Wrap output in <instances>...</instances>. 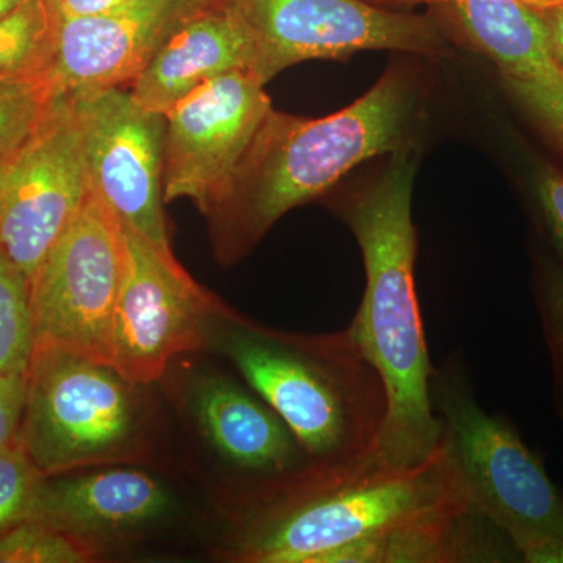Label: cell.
<instances>
[{
  "instance_id": "4",
  "label": "cell",
  "mask_w": 563,
  "mask_h": 563,
  "mask_svg": "<svg viewBox=\"0 0 563 563\" xmlns=\"http://www.w3.org/2000/svg\"><path fill=\"white\" fill-rule=\"evenodd\" d=\"M224 351L310 462L344 465L374 454L387 393L350 328L303 335L236 321Z\"/></svg>"
},
{
  "instance_id": "11",
  "label": "cell",
  "mask_w": 563,
  "mask_h": 563,
  "mask_svg": "<svg viewBox=\"0 0 563 563\" xmlns=\"http://www.w3.org/2000/svg\"><path fill=\"white\" fill-rule=\"evenodd\" d=\"M272 110L265 84L243 69L181 98L165 113L163 201L188 198L209 217Z\"/></svg>"
},
{
  "instance_id": "21",
  "label": "cell",
  "mask_w": 563,
  "mask_h": 563,
  "mask_svg": "<svg viewBox=\"0 0 563 563\" xmlns=\"http://www.w3.org/2000/svg\"><path fill=\"white\" fill-rule=\"evenodd\" d=\"M96 554L90 540L38 520L22 521L0 532V563H81Z\"/></svg>"
},
{
  "instance_id": "1",
  "label": "cell",
  "mask_w": 563,
  "mask_h": 563,
  "mask_svg": "<svg viewBox=\"0 0 563 563\" xmlns=\"http://www.w3.org/2000/svg\"><path fill=\"white\" fill-rule=\"evenodd\" d=\"M233 555L250 563H454L473 507L443 440L426 461L372 454L254 477Z\"/></svg>"
},
{
  "instance_id": "8",
  "label": "cell",
  "mask_w": 563,
  "mask_h": 563,
  "mask_svg": "<svg viewBox=\"0 0 563 563\" xmlns=\"http://www.w3.org/2000/svg\"><path fill=\"white\" fill-rule=\"evenodd\" d=\"M90 191L84 129L68 95L0 158V255L29 280Z\"/></svg>"
},
{
  "instance_id": "17",
  "label": "cell",
  "mask_w": 563,
  "mask_h": 563,
  "mask_svg": "<svg viewBox=\"0 0 563 563\" xmlns=\"http://www.w3.org/2000/svg\"><path fill=\"white\" fill-rule=\"evenodd\" d=\"M195 412L214 450L247 476H279L310 463L272 407L224 377L199 385Z\"/></svg>"
},
{
  "instance_id": "6",
  "label": "cell",
  "mask_w": 563,
  "mask_h": 563,
  "mask_svg": "<svg viewBox=\"0 0 563 563\" xmlns=\"http://www.w3.org/2000/svg\"><path fill=\"white\" fill-rule=\"evenodd\" d=\"M135 384L113 366L36 342L25 373L18 442L41 476L114 461L139 426Z\"/></svg>"
},
{
  "instance_id": "10",
  "label": "cell",
  "mask_w": 563,
  "mask_h": 563,
  "mask_svg": "<svg viewBox=\"0 0 563 563\" xmlns=\"http://www.w3.org/2000/svg\"><path fill=\"white\" fill-rule=\"evenodd\" d=\"M122 229L124 274L111 335L110 366L124 379L146 385L161 379L169 361L203 344L209 295L174 255L131 229Z\"/></svg>"
},
{
  "instance_id": "7",
  "label": "cell",
  "mask_w": 563,
  "mask_h": 563,
  "mask_svg": "<svg viewBox=\"0 0 563 563\" xmlns=\"http://www.w3.org/2000/svg\"><path fill=\"white\" fill-rule=\"evenodd\" d=\"M252 44L251 73L268 84L307 60H342L363 51L448 54L429 14L390 10L365 0H229Z\"/></svg>"
},
{
  "instance_id": "14",
  "label": "cell",
  "mask_w": 563,
  "mask_h": 563,
  "mask_svg": "<svg viewBox=\"0 0 563 563\" xmlns=\"http://www.w3.org/2000/svg\"><path fill=\"white\" fill-rule=\"evenodd\" d=\"M252 69V44L229 0H213L176 25L129 85L133 98L165 114L202 84Z\"/></svg>"
},
{
  "instance_id": "18",
  "label": "cell",
  "mask_w": 563,
  "mask_h": 563,
  "mask_svg": "<svg viewBox=\"0 0 563 563\" xmlns=\"http://www.w3.org/2000/svg\"><path fill=\"white\" fill-rule=\"evenodd\" d=\"M55 40L49 0H24L0 16V80L51 81Z\"/></svg>"
},
{
  "instance_id": "30",
  "label": "cell",
  "mask_w": 563,
  "mask_h": 563,
  "mask_svg": "<svg viewBox=\"0 0 563 563\" xmlns=\"http://www.w3.org/2000/svg\"><path fill=\"white\" fill-rule=\"evenodd\" d=\"M24 0H0V16L20 7Z\"/></svg>"
},
{
  "instance_id": "23",
  "label": "cell",
  "mask_w": 563,
  "mask_h": 563,
  "mask_svg": "<svg viewBox=\"0 0 563 563\" xmlns=\"http://www.w3.org/2000/svg\"><path fill=\"white\" fill-rule=\"evenodd\" d=\"M43 477L18 440L0 451V532L32 520Z\"/></svg>"
},
{
  "instance_id": "2",
  "label": "cell",
  "mask_w": 563,
  "mask_h": 563,
  "mask_svg": "<svg viewBox=\"0 0 563 563\" xmlns=\"http://www.w3.org/2000/svg\"><path fill=\"white\" fill-rule=\"evenodd\" d=\"M415 173L409 144L393 152L377 179L352 192L339 210L361 247L366 277L347 328L387 393V417L374 455L391 466L426 461L443 433L432 406L433 365L415 282Z\"/></svg>"
},
{
  "instance_id": "29",
  "label": "cell",
  "mask_w": 563,
  "mask_h": 563,
  "mask_svg": "<svg viewBox=\"0 0 563 563\" xmlns=\"http://www.w3.org/2000/svg\"><path fill=\"white\" fill-rule=\"evenodd\" d=\"M532 9H544V7L562 5L563 0H523Z\"/></svg>"
},
{
  "instance_id": "3",
  "label": "cell",
  "mask_w": 563,
  "mask_h": 563,
  "mask_svg": "<svg viewBox=\"0 0 563 563\" xmlns=\"http://www.w3.org/2000/svg\"><path fill=\"white\" fill-rule=\"evenodd\" d=\"M418 99L413 74L393 66L329 117L269 111L209 214L221 257L236 261L285 213L324 195L355 166L409 146Z\"/></svg>"
},
{
  "instance_id": "24",
  "label": "cell",
  "mask_w": 563,
  "mask_h": 563,
  "mask_svg": "<svg viewBox=\"0 0 563 563\" xmlns=\"http://www.w3.org/2000/svg\"><path fill=\"white\" fill-rule=\"evenodd\" d=\"M514 102L563 155V68L543 80H503Z\"/></svg>"
},
{
  "instance_id": "15",
  "label": "cell",
  "mask_w": 563,
  "mask_h": 563,
  "mask_svg": "<svg viewBox=\"0 0 563 563\" xmlns=\"http://www.w3.org/2000/svg\"><path fill=\"white\" fill-rule=\"evenodd\" d=\"M390 10L428 7L429 16L448 40L479 52L503 80L531 81L554 76L550 35L539 11L523 0H365Z\"/></svg>"
},
{
  "instance_id": "28",
  "label": "cell",
  "mask_w": 563,
  "mask_h": 563,
  "mask_svg": "<svg viewBox=\"0 0 563 563\" xmlns=\"http://www.w3.org/2000/svg\"><path fill=\"white\" fill-rule=\"evenodd\" d=\"M536 10L539 11L548 35H550L554 58L563 68V3Z\"/></svg>"
},
{
  "instance_id": "22",
  "label": "cell",
  "mask_w": 563,
  "mask_h": 563,
  "mask_svg": "<svg viewBox=\"0 0 563 563\" xmlns=\"http://www.w3.org/2000/svg\"><path fill=\"white\" fill-rule=\"evenodd\" d=\"M57 96L51 81L0 80V158L33 131Z\"/></svg>"
},
{
  "instance_id": "9",
  "label": "cell",
  "mask_w": 563,
  "mask_h": 563,
  "mask_svg": "<svg viewBox=\"0 0 563 563\" xmlns=\"http://www.w3.org/2000/svg\"><path fill=\"white\" fill-rule=\"evenodd\" d=\"M124 274L121 222L90 187L84 206L31 280L36 342L110 365Z\"/></svg>"
},
{
  "instance_id": "16",
  "label": "cell",
  "mask_w": 563,
  "mask_h": 563,
  "mask_svg": "<svg viewBox=\"0 0 563 563\" xmlns=\"http://www.w3.org/2000/svg\"><path fill=\"white\" fill-rule=\"evenodd\" d=\"M172 509V496L150 474L107 470L77 476L43 477L32 520L84 540L131 531Z\"/></svg>"
},
{
  "instance_id": "25",
  "label": "cell",
  "mask_w": 563,
  "mask_h": 563,
  "mask_svg": "<svg viewBox=\"0 0 563 563\" xmlns=\"http://www.w3.org/2000/svg\"><path fill=\"white\" fill-rule=\"evenodd\" d=\"M531 179L533 221L544 250L563 266V172L553 163L539 161Z\"/></svg>"
},
{
  "instance_id": "20",
  "label": "cell",
  "mask_w": 563,
  "mask_h": 563,
  "mask_svg": "<svg viewBox=\"0 0 563 563\" xmlns=\"http://www.w3.org/2000/svg\"><path fill=\"white\" fill-rule=\"evenodd\" d=\"M532 295L550 358L553 406L563 421V266L544 247L536 252Z\"/></svg>"
},
{
  "instance_id": "26",
  "label": "cell",
  "mask_w": 563,
  "mask_h": 563,
  "mask_svg": "<svg viewBox=\"0 0 563 563\" xmlns=\"http://www.w3.org/2000/svg\"><path fill=\"white\" fill-rule=\"evenodd\" d=\"M24 395L25 376H0V451L18 440Z\"/></svg>"
},
{
  "instance_id": "19",
  "label": "cell",
  "mask_w": 563,
  "mask_h": 563,
  "mask_svg": "<svg viewBox=\"0 0 563 563\" xmlns=\"http://www.w3.org/2000/svg\"><path fill=\"white\" fill-rule=\"evenodd\" d=\"M35 344L31 280L0 255V376H25Z\"/></svg>"
},
{
  "instance_id": "27",
  "label": "cell",
  "mask_w": 563,
  "mask_h": 563,
  "mask_svg": "<svg viewBox=\"0 0 563 563\" xmlns=\"http://www.w3.org/2000/svg\"><path fill=\"white\" fill-rule=\"evenodd\" d=\"M57 20L102 16L125 9L139 0H49Z\"/></svg>"
},
{
  "instance_id": "12",
  "label": "cell",
  "mask_w": 563,
  "mask_h": 563,
  "mask_svg": "<svg viewBox=\"0 0 563 563\" xmlns=\"http://www.w3.org/2000/svg\"><path fill=\"white\" fill-rule=\"evenodd\" d=\"M70 99L84 129L90 187L124 228L174 255L163 214L165 114L141 106L125 87Z\"/></svg>"
},
{
  "instance_id": "5",
  "label": "cell",
  "mask_w": 563,
  "mask_h": 563,
  "mask_svg": "<svg viewBox=\"0 0 563 563\" xmlns=\"http://www.w3.org/2000/svg\"><path fill=\"white\" fill-rule=\"evenodd\" d=\"M431 396L473 506L521 562L563 563V490L517 426L481 406L461 351L433 366Z\"/></svg>"
},
{
  "instance_id": "13",
  "label": "cell",
  "mask_w": 563,
  "mask_h": 563,
  "mask_svg": "<svg viewBox=\"0 0 563 563\" xmlns=\"http://www.w3.org/2000/svg\"><path fill=\"white\" fill-rule=\"evenodd\" d=\"M213 0H139L125 9L57 20L51 81L58 95L125 87L184 18Z\"/></svg>"
}]
</instances>
